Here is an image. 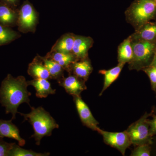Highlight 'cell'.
<instances>
[{"instance_id": "obj_1", "label": "cell", "mask_w": 156, "mask_h": 156, "mask_svg": "<svg viewBox=\"0 0 156 156\" xmlns=\"http://www.w3.org/2000/svg\"><path fill=\"white\" fill-rule=\"evenodd\" d=\"M29 86L25 77L19 76L14 78L9 75L3 80L0 88V102L5 108L6 113L12 114L11 120L16 118L18 107L21 104H28L31 93L27 90Z\"/></svg>"}, {"instance_id": "obj_2", "label": "cell", "mask_w": 156, "mask_h": 156, "mask_svg": "<svg viewBox=\"0 0 156 156\" xmlns=\"http://www.w3.org/2000/svg\"><path fill=\"white\" fill-rule=\"evenodd\" d=\"M30 107L31 111L29 113H19L24 118V121H28L32 126L34 134L30 137L34 138L37 145H39L43 137L51 136L53 130L59 128V126L42 107Z\"/></svg>"}, {"instance_id": "obj_3", "label": "cell", "mask_w": 156, "mask_h": 156, "mask_svg": "<svg viewBox=\"0 0 156 156\" xmlns=\"http://www.w3.org/2000/svg\"><path fill=\"white\" fill-rule=\"evenodd\" d=\"M126 19L135 28L156 18V0H135L126 12Z\"/></svg>"}, {"instance_id": "obj_4", "label": "cell", "mask_w": 156, "mask_h": 156, "mask_svg": "<svg viewBox=\"0 0 156 156\" xmlns=\"http://www.w3.org/2000/svg\"><path fill=\"white\" fill-rule=\"evenodd\" d=\"M133 56L129 62L130 69H143L150 65L153 60L156 50V41H131Z\"/></svg>"}, {"instance_id": "obj_5", "label": "cell", "mask_w": 156, "mask_h": 156, "mask_svg": "<svg viewBox=\"0 0 156 156\" xmlns=\"http://www.w3.org/2000/svg\"><path fill=\"white\" fill-rule=\"evenodd\" d=\"M146 113L139 120L129 126L126 131L131 138V144L134 146L148 144L151 137L150 132L148 117Z\"/></svg>"}, {"instance_id": "obj_6", "label": "cell", "mask_w": 156, "mask_h": 156, "mask_svg": "<svg viewBox=\"0 0 156 156\" xmlns=\"http://www.w3.org/2000/svg\"><path fill=\"white\" fill-rule=\"evenodd\" d=\"M97 131L103 136L104 141L107 145L117 149L123 155L131 144V138L127 131L123 132H109L100 128Z\"/></svg>"}, {"instance_id": "obj_7", "label": "cell", "mask_w": 156, "mask_h": 156, "mask_svg": "<svg viewBox=\"0 0 156 156\" xmlns=\"http://www.w3.org/2000/svg\"><path fill=\"white\" fill-rule=\"evenodd\" d=\"M73 96L81 122L84 126L93 131H97L99 128L98 126V122L93 116L88 105L82 99L80 95Z\"/></svg>"}, {"instance_id": "obj_8", "label": "cell", "mask_w": 156, "mask_h": 156, "mask_svg": "<svg viewBox=\"0 0 156 156\" xmlns=\"http://www.w3.org/2000/svg\"><path fill=\"white\" fill-rule=\"evenodd\" d=\"M85 82L76 76H69L58 81L59 85L64 88L66 92L73 96L80 95L81 92L87 89Z\"/></svg>"}, {"instance_id": "obj_9", "label": "cell", "mask_w": 156, "mask_h": 156, "mask_svg": "<svg viewBox=\"0 0 156 156\" xmlns=\"http://www.w3.org/2000/svg\"><path fill=\"white\" fill-rule=\"evenodd\" d=\"M93 43V39L90 37L75 35L72 53L78 59L87 58L88 51Z\"/></svg>"}, {"instance_id": "obj_10", "label": "cell", "mask_w": 156, "mask_h": 156, "mask_svg": "<svg viewBox=\"0 0 156 156\" xmlns=\"http://www.w3.org/2000/svg\"><path fill=\"white\" fill-rule=\"evenodd\" d=\"M12 121L0 119V137L15 140L18 141L20 146H24L25 140L20 136L19 129L12 122Z\"/></svg>"}, {"instance_id": "obj_11", "label": "cell", "mask_w": 156, "mask_h": 156, "mask_svg": "<svg viewBox=\"0 0 156 156\" xmlns=\"http://www.w3.org/2000/svg\"><path fill=\"white\" fill-rule=\"evenodd\" d=\"M131 41H156V21L146 23L135 30V32L130 36Z\"/></svg>"}, {"instance_id": "obj_12", "label": "cell", "mask_w": 156, "mask_h": 156, "mask_svg": "<svg viewBox=\"0 0 156 156\" xmlns=\"http://www.w3.org/2000/svg\"><path fill=\"white\" fill-rule=\"evenodd\" d=\"M29 86H33L36 89V95L39 98H45L50 95L56 93V89L51 87V84L48 80L44 79H34L32 80L27 81Z\"/></svg>"}, {"instance_id": "obj_13", "label": "cell", "mask_w": 156, "mask_h": 156, "mask_svg": "<svg viewBox=\"0 0 156 156\" xmlns=\"http://www.w3.org/2000/svg\"><path fill=\"white\" fill-rule=\"evenodd\" d=\"M36 15L32 6L28 3L23 5L20 13L19 22L23 28H32L35 24Z\"/></svg>"}, {"instance_id": "obj_14", "label": "cell", "mask_w": 156, "mask_h": 156, "mask_svg": "<svg viewBox=\"0 0 156 156\" xmlns=\"http://www.w3.org/2000/svg\"><path fill=\"white\" fill-rule=\"evenodd\" d=\"M75 76L86 81L92 72L93 68L90 60L88 58L75 61L71 66Z\"/></svg>"}, {"instance_id": "obj_15", "label": "cell", "mask_w": 156, "mask_h": 156, "mask_svg": "<svg viewBox=\"0 0 156 156\" xmlns=\"http://www.w3.org/2000/svg\"><path fill=\"white\" fill-rule=\"evenodd\" d=\"M125 64L119 63L117 66L108 70H101L99 73L104 76L103 88L99 95H102L104 92L119 77Z\"/></svg>"}, {"instance_id": "obj_16", "label": "cell", "mask_w": 156, "mask_h": 156, "mask_svg": "<svg viewBox=\"0 0 156 156\" xmlns=\"http://www.w3.org/2000/svg\"><path fill=\"white\" fill-rule=\"evenodd\" d=\"M118 59L119 63H126L132 60L133 56V48L131 45V40L130 37L124 41L118 48Z\"/></svg>"}, {"instance_id": "obj_17", "label": "cell", "mask_w": 156, "mask_h": 156, "mask_svg": "<svg viewBox=\"0 0 156 156\" xmlns=\"http://www.w3.org/2000/svg\"><path fill=\"white\" fill-rule=\"evenodd\" d=\"M28 73L34 79H50L51 78L50 73L44 64L37 62H34L30 65Z\"/></svg>"}, {"instance_id": "obj_18", "label": "cell", "mask_w": 156, "mask_h": 156, "mask_svg": "<svg viewBox=\"0 0 156 156\" xmlns=\"http://www.w3.org/2000/svg\"><path fill=\"white\" fill-rule=\"evenodd\" d=\"M75 36L72 34H67L63 36L56 44L55 51L63 53H72Z\"/></svg>"}, {"instance_id": "obj_19", "label": "cell", "mask_w": 156, "mask_h": 156, "mask_svg": "<svg viewBox=\"0 0 156 156\" xmlns=\"http://www.w3.org/2000/svg\"><path fill=\"white\" fill-rule=\"evenodd\" d=\"M52 59L60 65L63 68H68L76 61V58L73 53L56 52L52 56Z\"/></svg>"}, {"instance_id": "obj_20", "label": "cell", "mask_w": 156, "mask_h": 156, "mask_svg": "<svg viewBox=\"0 0 156 156\" xmlns=\"http://www.w3.org/2000/svg\"><path fill=\"white\" fill-rule=\"evenodd\" d=\"M44 65L50 73L51 78L60 80L63 72V68L53 59L42 58Z\"/></svg>"}, {"instance_id": "obj_21", "label": "cell", "mask_w": 156, "mask_h": 156, "mask_svg": "<svg viewBox=\"0 0 156 156\" xmlns=\"http://www.w3.org/2000/svg\"><path fill=\"white\" fill-rule=\"evenodd\" d=\"M50 154L49 153H40L32 150L24 149L15 144L11 151L10 156H48Z\"/></svg>"}, {"instance_id": "obj_22", "label": "cell", "mask_w": 156, "mask_h": 156, "mask_svg": "<svg viewBox=\"0 0 156 156\" xmlns=\"http://www.w3.org/2000/svg\"><path fill=\"white\" fill-rule=\"evenodd\" d=\"M15 19V14L5 6H0V21L4 23H11Z\"/></svg>"}, {"instance_id": "obj_23", "label": "cell", "mask_w": 156, "mask_h": 156, "mask_svg": "<svg viewBox=\"0 0 156 156\" xmlns=\"http://www.w3.org/2000/svg\"><path fill=\"white\" fill-rule=\"evenodd\" d=\"M17 36V34L9 29L0 25V45L11 41Z\"/></svg>"}, {"instance_id": "obj_24", "label": "cell", "mask_w": 156, "mask_h": 156, "mask_svg": "<svg viewBox=\"0 0 156 156\" xmlns=\"http://www.w3.org/2000/svg\"><path fill=\"white\" fill-rule=\"evenodd\" d=\"M137 147L132 151L131 156H150L151 155L150 147L148 144H143L137 146Z\"/></svg>"}, {"instance_id": "obj_25", "label": "cell", "mask_w": 156, "mask_h": 156, "mask_svg": "<svg viewBox=\"0 0 156 156\" xmlns=\"http://www.w3.org/2000/svg\"><path fill=\"white\" fill-rule=\"evenodd\" d=\"M142 70L149 78L152 89L156 91V67L150 65Z\"/></svg>"}, {"instance_id": "obj_26", "label": "cell", "mask_w": 156, "mask_h": 156, "mask_svg": "<svg viewBox=\"0 0 156 156\" xmlns=\"http://www.w3.org/2000/svg\"><path fill=\"white\" fill-rule=\"evenodd\" d=\"M16 144L15 143H9L0 137V156H10L11 151Z\"/></svg>"}, {"instance_id": "obj_27", "label": "cell", "mask_w": 156, "mask_h": 156, "mask_svg": "<svg viewBox=\"0 0 156 156\" xmlns=\"http://www.w3.org/2000/svg\"><path fill=\"white\" fill-rule=\"evenodd\" d=\"M148 123L151 136H156V115L152 119L151 121L148 120Z\"/></svg>"}, {"instance_id": "obj_28", "label": "cell", "mask_w": 156, "mask_h": 156, "mask_svg": "<svg viewBox=\"0 0 156 156\" xmlns=\"http://www.w3.org/2000/svg\"><path fill=\"white\" fill-rule=\"evenodd\" d=\"M150 65L156 67V54H155L153 60L152 62L151 63Z\"/></svg>"}, {"instance_id": "obj_29", "label": "cell", "mask_w": 156, "mask_h": 156, "mask_svg": "<svg viewBox=\"0 0 156 156\" xmlns=\"http://www.w3.org/2000/svg\"><path fill=\"white\" fill-rule=\"evenodd\" d=\"M6 1H8V2H9L14 3L16 2L17 0H6Z\"/></svg>"}, {"instance_id": "obj_30", "label": "cell", "mask_w": 156, "mask_h": 156, "mask_svg": "<svg viewBox=\"0 0 156 156\" xmlns=\"http://www.w3.org/2000/svg\"><path fill=\"white\" fill-rule=\"evenodd\" d=\"M155 54H156V53H155Z\"/></svg>"}]
</instances>
